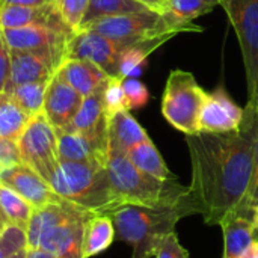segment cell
Wrapping results in <instances>:
<instances>
[{"mask_svg": "<svg viewBox=\"0 0 258 258\" xmlns=\"http://www.w3.org/2000/svg\"><path fill=\"white\" fill-rule=\"evenodd\" d=\"M62 59L50 51H23L11 50V76L8 88L50 80L59 70Z\"/></svg>", "mask_w": 258, "mask_h": 258, "instance_id": "cell-16", "label": "cell"}, {"mask_svg": "<svg viewBox=\"0 0 258 258\" xmlns=\"http://www.w3.org/2000/svg\"><path fill=\"white\" fill-rule=\"evenodd\" d=\"M48 82L50 80L17 85L9 88L5 94H8L29 116H35L44 109V98Z\"/></svg>", "mask_w": 258, "mask_h": 258, "instance_id": "cell-28", "label": "cell"}, {"mask_svg": "<svg viewBox=\"0 0 258 258\" xmlns=\"http://www.w3.org/2000/svg\"><path fill=\"white\" fill-rule=\"evenodd\" d=\"M206 91L198 85L195 76L184 70H172L166 79L160 110L163 118L178 132L198 133V119Z\"/></svg>", "mask_w": 258, "mask_h": 258, "instance_id": "cell-7", "label": "cell"}, {"mask_svg": "<svg viewBox=\"0 0 258 258\" xmlns=\"http://www.w3.org/2000/svg\"><path fill=\"white\" fill-rule=\"evenodd\" d=\"M83 97L56 71L50 79L42 112L56 130L68 128L80 109Z\"/></svg>", "mask_w": 258, "mask_h": 258, "instance_id": "cell-15", "label": "cell"}, {"mask_svg": "<svg viewBox=\"0 0 258 258\" xmlns=\"http://www.w3.org/2000/svg\"><path fill=\"white\" fill-rule=\"evenodd\" d=\"M27 248L26 230L9 225L0 236V258H9Z\"/></svg>", "mask_w": 258, "mask_h": 258, "instance_id": "cell-33", "label": "cell"}, {"mask_svg": "<svg viewBox=\"0 0 258 258\" xmlns=\"http://www.w3.org/2000/svg\"><path fill=\"white\" fill-rule=\"evenodd\" d=\"M48 183L62 200L94 215H112L121 207L112 190L106 165L60 162Z\"/></svg>", "mask_w": 258, "mask_h": 258, "instance_id": "cell-4", "label": "cell"}, {"mask_svg": "<svg viewBox=\"0 0 258 258\" xmlns=\"http://www.w3.org/2000/svg\"><path fill=\"white\" fill-rule=\"evenodd\" d=\"M239 258H258V239H254L252 243L246 248V251Z\"/></svg>", "mask_w": 258, "mask_h": 258, "instance_id": "cell-41", "label": "cell"}, {"mask_svg": "<svg viewBox=\"0 0 258 258\" xmlns=\"http://www.w3.org/2000/svg\"><path fill=\"white\" fill-rule=\"evenodd\" d=\"M23 163L17 141L0 139V172Z\"/></svg>", "mask_w": 258, "mask_h": 258, "instance_id": "cell-36", "label": "cell"}, {"mask_svg": "<svg viewBox=\"0 0 258 258\" xmlns=\"http://www.w3.org/2000/svg\"><path fill=\"white\" fill-rule=\"evenodd\" d=\"M124 45L112 41L101 33L83 29L70 38L65 50V59H80L98 65L110 77H118L119 54Z\"/></svg>", "mask_w": 258, "mask_h": 258, "instance_id": "cell-10", "label": "cell"}, {"mask_svg": "<svg viewBox=\"0 0 258 258\" xmlns=\"http://www.w3.org/2000/svg\"><path fill=\"white\" fill-rule=\"evenodd\" d=\"M26 258H57L54 257L50 252H45L42 249H36V248H27L26 249Z\"/></svg>", "mask_w": 258, "mask_h": 258, "instance_id": "cell-40", "label": "cell"}, {"mask_svg": "<svg viewBox=\"0 0 258 258\" xmlns=\"http://www.w3.org/2000/svg\"><path fill=\"white\" fill-rule=\"evenodd\" d=\"M26 249H27V248H26ZM26 249H23V251H20V252L14 254L12 257H9V258H26Z\"/></svg>", "mask_w": 258, "mask_h": 258, "instance_id": "cell-44", "label": "cell"}, {"mask_svg": "<svg viewBox=\"0 0 258 258\" xmlns=\"http://www.w3.org/2000/svg\"><path fill=\"white\" fill-rule=\"evenodd\" d=\"M116 239L115 227L110 215H92L85 227L82 254L91 258L104 252Z\"/></svg>", "mask_w": 258, "mask_h": 258, "instance_id": "cell-23", "label": "cell"}, {"mask_svg": "<svg viewBox=\"0 0 258 258\" xmlns=\"http://www.w3.org/2000/svg\"><path fill=\"white\" fill-rule=\"evenodd\" d=\"M145 11H153V9H150L148 6H145L138 0H89L80 30L86 29L94 21L104 17L132 14V12H145Z\"/></svg>", "mask_w": 258, "mask_h": 258, "instance_id": "cell-25", "label": "cell"}, {"mask_svg": "<svg viewBox=\"0 0 258 258\" xmlns=\"http://www.w3.org/2000/svg\"><path fill=\"white\" fill-rule=\"evenodd\" d=\"M11 76V48L0 27V94L6 92Z\"/></svg>", "mask_w": 258, "mask_h": 258, "instance_id": "cell-37", "label": "cell"}, {"mask_svg": "<svg viewBox=\"0 0 258 258\" xmlns=\"http://www.w3.org/2000/svg\"><path fill=\"white\" fill-rule=\"evenodd\" d=\"M57 73L85 98L100 89H103L110 79L98 65L80 60V59H65Z\"/></svg>", "mask_w": 258, "mask_h": 258, "instance_id": "cell-17", "label": "cell"}, {"mask_svg": "<svg viewBox=\"0 0 258 258\" xmlns=\"http://www.w3.org/2000/svg\"><path fill=\"white\" fill-rule=\"evenodd\" d=\"M224 233V254L222 258H239L255 239V228L252 216L230 213L221 224Z\"/></svg>", "mask_w": 258, "mask_h": 258, "instance_id": "cell-19", "label": "cell"}, {"mask_svg": "<svg viewBox=\"0 0 258 258\" xmlns=\"http://www.w3.org/2000/svg\"><path fill=\"white\" fill-rule=\"evenodd\" d=\"M92 215L65 200L33 209L26 228L27 248L42 249L57 258H83V233Z\"/></svg>", "mask_w": 258, "mask_h": 258, "instance_id": "cell-3", "label": "cell"}, {"mask_svg": "<svg viewBox=\"0 0 258 258\" xmlns=\"http://www.w3.org/2000/svg\"><path fill=\"white\" fill-rule=\"evenodd\" d=\"M0 212L9 225L26 230L32 218L33 207L15 190L0 183Z\"/></svg>", "mask_w": 258, "mask_h": 258, "instance_id": "cell-27", "label": "cell"}, {"mask_svg": "<svg viewBox=\"0 0 258 258\" xmlns=\"http://www.w3.org/2000/svg\"><path fill=\"white\" fill-rule=\"evenodd\" d=\"M175 35L174 33H166L160 35L156 38H148L139 42H135L132 45H127L122 48L119 54V67H118V77L122 80L127 77H138L142 74L144 67L147 63V57L157 50L160 45L172 39Z\"/></svg>", "mask_w": 258, "mask_h": 258, "instance_id": "cell-21", "label": "cell"}, {"mask_svg": "<svg viewBox=\"0 0 258 258\" xmlns=\"http://www.w3.org/2000/svg\"><path fill=\"white\" fill-rule=\"evenodd\" d=\"M54 3V0H0V5H20V6H44Z\"/></svg>", "mask_w": 258, "mask_h": 258, "instance_id": "cell-38", "label": "cell"}, {"mask_svg": "<svg viewBox=\"0 0 258 258\" xmlns=\"http://www.w3.org/2000/svg\"><path fill=\"white\" fill-rule=\"evenodd\" d=\"M127 156L138 169H141L142 172L157 180H162V181L177 180V177L166 166L162 154L159 153L157 147L154 145L151 139H147L138 144L136 147H133L130 151H127Z\"/></svg>", "mask_w": 258, "mask_h": 258, "instance_id": "cell-24", "label": "cell"}, {"mask_svg": "<svg viewBox=\"0 0 258 258\" xmlns=\"http://www.w3.org/2000/svg\"><path fill=\"white\" fill-rule=\"evenodd\" d=\"M68 128L86 135L107 133V116L103 106V89L83 98L80 109Z\"/></svg>", "mask_w": 258, "mask_h": 258, "instance_id": "cell-22", "label": "cell"}, {"mask_svg": "<svg viewBox=\"0 0 258 258\" xmlns=\"http://www.w3.org/2000/svg\"><path fill=\"white\" fill-rule=\"evenodd\" d=\"M8 227H9V224H8V221L5 219V216H3L2 212H0V236L3 234V231H5Z\"/></svg>", "mask_w": 258, "mask_h": 258, "instance_id": "cell-42", "label": "cell"}, {"mask_svg": "<svg viewBox=\"0 0 258 258\" xmlns=\"http://www.w3.org/2000/svg\"><path fill=\"white\" fill-rule=\"evenodd\" d=\"M141 3H144L145 6H148L150 9L153 11H157V12H165L166 11V6H168V2L169 0H138Z\"/></svg>", "mask_w": 258, "mask_h": 258, "instance_id": "cell-39", "label": "cell"}, {"mask_svg": "<svg viewBox=\"0 0 258 258\" xmlns=\"http://www.w3.org/2000/svg\"><path fill=\"white\" fill-rule=\"evenodd\" d=\"M109 147L121 150L124 153L130 151L138 144L150 139L145 128L136 121L130 110H121L107 119Z\"/></svg>", "mask_w": 258, "mask_h": 258, "instance_id": "cell-20", "label": "cell"}, {"mask_svg": "<svg viewBox=\"0 0 258 258\" xmlns=\"http://www.w3.org/2000/svg\"><path fill=\"white\" fill-rule=\"evenodd\" d=\"M30 118L8 94H0V139L18 141Z\"/></svg>", "mask_w": 258, "mask_h": 258, "instance_id": "cell-26", "label": "cell"}, {"mask_svg": "<svg viewBox=\"0 0 258 258\" xmlns=\"http://www.w3.org/2000/svg\"><path fill=\"white\" fill-rule=\"evenodd\" d=\"M32 24L60 26L63 24V21L60 20L57 14L54 3L44 5V6L0 5V27L2 29H18V27H26Z\"/></svg>", "mask_w": 258, "mask_h": 258, "instance_id": "cell-18", "label": "cell"}, {"mask_svg": "<svg viewBox=\"0 0 258 258\" xmlns=\"http://www.w3.org/2000/svg\"><path fill=\"white\" fill-rule=\"evenodd\" d=\"M243 121V109L237 106L227 91L219 86L213 92H206L198 130L206 133H230L237 132Z\"/></svg>", "mask_w": 258, "mask_h": 258, "instance_id": "cell-12", "label": "cell"}, {"mask_svg": "<svg viewBox=\"0 0 258 258\" xmlns=\"http://www.w3.org/2000/svg\"><path fill=\"white\" fill-rule=\"evenodd\" d=\"M60 162H91L107 163L109 133L86 135L70 128L56 130Z\"/></svg>", "mask_w": 258, "mask_h": 258, "instance_id": "cell-13", "label": "cell"}, {"mask_svg": "<svg viewBox=\"0 0 258 258\" xmlns=\"http://www.w3.org/2000/svg\"><path fill=\"white\" fill-rule=\"evenodd\" d=\"M11 50L23 51H50L65 60V50L73 30L67 26L32 24L18 29H2Z\"/></svg>", "mask_w": 258, "mask_h": 258, "instance_id": "cell-11", "label": "cell"}, {"mask_svg": "<svg viewBox=\"0 0 258 258\" xmlns=\"http://www.w3.org/2000/svg\"><path fill=\"white\" fill-rule=\"evenodd\" d=\"M86 29L95 30L103 36L122 44L124 47L135 42L156 38L166 33H180V32H203L204 29L194 23H178L172 20L168 14L157 11L145 12H132L104 17L94 21ZM83 30V29H82Z\"/></svg>", "mask_w": 258, "mask_h": 258, "instance_id": "cell-6", "label": "cell"}, {"mask_svg": "<svg viewBox=\"0 0 258 258\" xmlns=\"http://www.w3.org/2000/svg\"><path fill=\"white\" fill-rule=\"evenodd\" d=\"M103 106L107 119L121 110H128L121 77H110L107 80L106 86L103 88Z\"/></svg>", "mask_w": 258, "mask_h": 258, "instance_id": "cell-30", "label": "cell"}, {"mask_svg": "<svg viewBox=\"0 0 258 258\" xmlns=\"http://www.w3.org/2000/svg\"><path fill=\"white\" fill-rule=\"evenodd\" d=\"M88 5L89 0H54V6L60 20L73 32L80 30Z\"/></svg>", "mask_w": 258, "mask_h": 258, "instance_id": "cell-31", "label": "cell"}, {"mask_svg": "<svg viewBox=\"0 0 258 258\" xmlns=\"http://www.w3.org/2000/svg\"><path fill=\"white\" fill-rule=\"evenodd\" d=\"M122 88H124V92H125L128 110L142 109V107L147 106V103L150 100V91L145 86V83H142L138 77L124 79L122 80Z\"/></svg>", "mask_w": 258, "mask_h": 258, "instance_id": "cell-34", "label": "cell"}, {"mask_svg": "<svg viewBox=\"0 0 258 258\" xmlns=\"http://www.w3.org/2000/svg\"><path fill=\"white\" fill-rule=\"evenodd\" d=\"M236 30L248 86L246 110L258 116V0H221L219 3Z\"/></svg>", "mask_w": 258, "mask_h": 258, "instance_id": "cell-8", "label": "cell"}, {"mask_svg": "<svg viewBox=\"0 0 258 258\" xmlns=\"http://www.w3.org/2000/svg\"><path fill=\"white\" fill-rule=\"evenodd\" d=\"M192 215L200 213L189 192L177 203L159 207L125 204L110 216L116 239L133 248L132 258H150L154 257L165 236L175 231L178 221Z\"/></svg>", "mask_w": 258, "mask_h": 258, "instance_id": "cell-2", "label": "cell"}, {"mask_svg": "<svg viewBox=\"0 0 258 258\" xmlns=\"http://www.w3.org/2000/svg\"><path fill=\"white\" fill-rule=\"evenodd\" d=\"M17 144L21 162L50 181L60 163V159L56 128L44 112L30 118Z\"/></svg>", "mask_w": 258, "mask_h": 258, "instance_id": "cell-9", "label": "cell"}, {"mask_svg": "<svg viewBox=\"0 0 258 258\" xmlns=\"http://www.w3.org/2000/svg\"><path fill=\"white\" fill-rule=\"evenodd\" d=\"M258 206V122L257 132H255V141H254V157H252V175H251V183L246 190V195L242 201V204L234 210L236 213L240 215H248L252 216L254 209Z\"/></svg>", "mask_w": 258, "mask_h": 258, "instance_id": "cell-32", "label": "cell"}, {"mask_svg": "<svg viewBox=\"0 0 258 258\" xmlns=\"http://www.w3.org/2000/svg\"><path fill=\"white\" fill-rule=\"evenodd\" d=\"M154 258H190V255L189 251L180 243L177 233L172 231L165 236L154 254Z\"/></svg>", "mask_w": 258, "mask_h": 258, "instance_id": "cell-35", "label": "cell"}, {"mask_svg": "<svg viewBox=\"0 0 258 258\" xmlns=\"http://www.w3.org/2000/svg\"><path fill=\"white\" fill-rule=\"evenodd\" d=\"M112 190L121 206L133 204L142 207H159L177 203L189 194V187L178 180L162 181L138 169L127 153L110 148L106 163Z\"/></svg>", "mask_w": 258, "mask_h": 258, "instance_id": "cell-5", "label": "cell"}, {"mask_svg": "<svg viewBox=\"0 0 258 258\" xmlns=\"http://www.w3.org/2000/svg\"><path fill=\"white\" fill-rule=\"evenodd\" d=\"M258 116L243 109L237 132L186 136L192 180L189 192L207 225H219L243 201L252 175Z\"/></svg>", "mask_w": 258, "mask_h": 258, "instance_id": "cell-1", "label": "cell"}, {"mask_svg": "<svg viewBox=\"0 0 258 258\" xmlns=\"http://www.w3.org/2000/svg\"><path fill=\"white\" fill-rule=\"evenodd\" d=\"M252 224H254L255 231L258 233V206L254 209V212H252Z\"/></svg>", "mask_w": 258, "mask_h": 258, "instance_id": "cell-43", "label": "cell"}, {"mask_svg": "<svg viewBox=\"0 0 258 258\" xmlns=\"http://www.w3.org/2000/svg\"><path fill=\"white\" fill-rule=\"evenodd\" d=\"M0 183L15 190L33 209L59 203L62 198L51 189L50 183L24 163L0 172Z\"/></svg>", "mask_w": 258, "mask_h": 258, "instance_id": "cell-14", "label": "cell"}, {"mask_svg": "<svg viewBox=\"0 0 258 258\" xmlns=\"http://www.w3.org/2000/svg\"><path fill=\"white\" fill-rule=\"evenodd\" d=\"M221 0H169L165 14L178 23H192L195 18L212 12Z\"/></svg>", "mask_w": 258, "mask_h": 258, "instance_id": "cell-29", "label": "cell"}]
</instances>
